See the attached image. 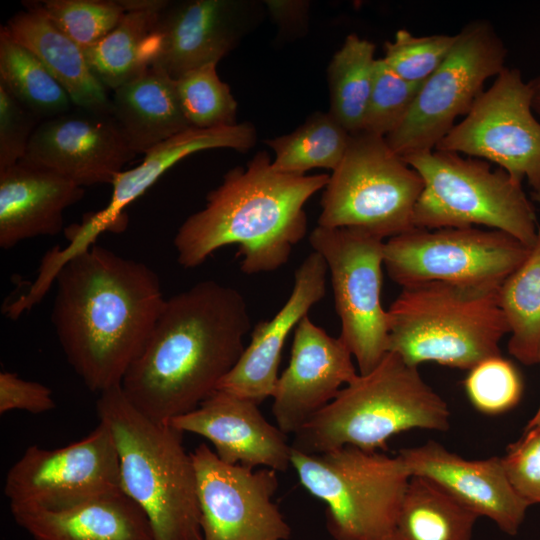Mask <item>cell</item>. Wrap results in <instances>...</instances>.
<instances>
[{
  "label": "cell",
  "instance_id": "obj_1",
  "mask_svg": "<svg viewBox=\"0 0 540 540\" xmlns=\"http://www.w3.org/2000/svg\"><path fill=\"white\" fill-rule=\"evenodd\" d=\"M251 329L243 295L213 280L166 299L121 389L148 417L163 423L197 408L233 369Z\"/></svg>",
  "mask_w": 540,
  "mask_h": 540
},
{
  "label": "cell",
  "instance_id": "obj_2",
  "mask_svg": "<svg viewBox=\"0 0 540 540\" xmlns=\"http://www.w3.org/2000/svg\"><path fill=\"white\" fill-rule=\"evenodd\" d=\"M54 282L51 320L70 366L93 392L120 385L166 301L156 272L94 244Z\"/></svg>",
  "mask_w": 540,
  "mask_h": 540
},
{
  "label": "cell",
  "instance_id": "obj_3",
  "mask_svg": "<svg viewBox=\"0 0 540 540\" xmlns=\"http://www.w3.org/2000/svg\"><path fill=\"white\" fill-rule=\"evenodd\" d=\"M329 177L276 171L267 152H257L245 168L229 170L207 194L205 207L178 228L173 240L178 263L194 268L219 248L237 245L245 274L279 269L307 233L305 203Z\"/></svg>",
  "mask_w": 540,
  "mask_h": 540
},
{
  "label": "cell",
  "instance_id": "obj_4",
  "mask_svg": "<svg viewBox=\"0 0 540 540\" xmlns=\"http://www.w3.org/2000/svg\"><path fill=\"white\" fill-rule=\"evenodd\" d=\"M96 410L114 439L122 489L145 512L155 540H201L197 476L184 433L142 413L120 385L99 394Z\"/></svg>",
  "mask_w": 540,
  "mask_h": 540
},
{
  "label": "cell",
  "instance_id": "obj_5",
  "mask_svg": "<svg viewBox=\"0 0 540 540\" xmlns=\"http://www.w3.org/2000/svg\"><path fill=\"white\" fill-rule=\"evenodd\" d=\"M450 415L448 404L423 380L418 367L388 352L295 433L291 446L308 455L344 446L378 451L401 432H445Z\"/></svg>",
  "mask_w": 540,
  "mask_h": 540
},
{
  "label": "cell",
  "instance_id": "obj_6",
  "mask_svg": "<svg viewBox=\"0 0 540 540\" xmlns=\"http://www.w3.org/2000/svg\"><path fill=\"white\" fill-rule=\"evenodd\" d=\"M500 286L426 282L402 287L387 310L388 352L418 367L424 362L470 370L501 355L509 333Z\"/></svg>",
  "mask_w": 540,
  "mask_h": 540
},
{
  "label": "cell",
  "instance_id": "obj_7",
  "mask_svg": "<svg viewBox=\"0 0 540 540\" xmlns=\"http://www.w3.org/2000/svg\"><path fill=\"white\" fill-rule=\"evenodd\" d=\"M423 181L414 228L485 226L532 247L537 238L534 208L522 183L487 161L429 150L402 157Z\"/></svg>",
  "mask_w": 540,
  "mask_h": 540
},
{
  "label": "cell",
  "instance_id": "obj_8",
  "mask_svg": "<svg viewBox=\"0 0 540 540\" xmlns=\"http://www.w3.org/2000/svg\"><path fill=\"white\" fill-rule=\"evenodd\" d=\"M302 486L326 504L334 540H392L411 473L398 454L344 446L319 454L292 450Z\"/></svg>",
  "mask_w": 540,
  "mask_h": 540
},
{
  "label": "cell",
  "instance_id": "obj_9",
  "mask_svg": "<svg viewBox=\"0 0 540 540\" xmlns=\"http://www.w3.org/2000/svg\"><path fill=\"white\" fill-rule=\"evenodd\" d=\"M422 189L420 175L384 137L364 131L351 134L342 161L324 187L318 225L392 238L414 228Z\"/></svg>",
  "mask_w": 540,
  "mask_h": 540
},
{
  "label": "cell",
  "instance_id": "obj_10",
  "mask_svg": "<svg viewBox=\"0 0 540 540\" xmlns=\"http://www.w3.org/2000/svg\"><path fill=\"white\" fill-rule=\"evenodd\" d=\"M507 49L487 20H474L456 34L443 63L422 84L402 123L385 137L399 156L433 150L467 115L485 81L505 68Z\"/></svg>",
  "mask_w": 540,
  "mask_h": 540
},
{
  "label": "cell",
  "instance_id": "obj_11",
  "mask_svg": "<svg viewBox=\"0 0 540 540\" xmlns=\"http://www.w3.org/2000/svg\"><path fill=\"white\" fill-rule=\"evenodd\" d=\"M530 249L494 229L413 228L387 239L384 266L401 287L426 282L500 286Z\"/></svg>",
  "mask_w": 540,
  "mask_h": 540
},
{
  "label": "cell",
  "instance_id": "obj_12",
  "mask_svg": "<svg viewBox=\"0 0 540 540\" xmlns=\"http://www.w3.org/2000/svg\"><path fill=\"white\" fill-rule=\"evenodd\" d=\"M309 243L327 264L341 324L338 337L359 374H367L388 353V314L381 304L385 242L360 229L317 225Z\"/></svg>",
  "mask_w": 540,
  "mask_h": 540
},
{
  "label": "cell",
  "instance_id": "obj_13",
  "mask_svg": "<svg viewBox=\"0 0 540 540\" xmlns=\"http://www.w3.org/2000/svg\"><path fill=\"white\" fill-rule=\"evenodd\" d=\"M123 491L119 457L101 421L86 437L57 449L29 446L8 470L10 506L64 511Z\"/></svg>",
  "mask_w": 540,
  "mask_h": 540
},
{
  "label": "cell",
  "instance_id": "obj_14",
  "mask_svg": "<svg viewBox=\"0 0 540 540\" xmlns=\"http://www.w3.org/2000/svg\"><path fill=\"white\" fill-rule=\"evenodd\" d=\"M435 149L483 158L515 181L527 179L533 190L539 189L540 123L521 71L505 67Z\"/></svg>",
  "mask_w": 540,
  "mask_h": 540
},
{
  "label": "cell",
  "instance_id": "obj_15",
  "mask_svg": "<svg viewBox=\"0 0 540 540\" xmlns=\"http://www.w3.org/2000/svg\"><path fill=\"white\" fill-rule=\"evenodd\" d=\"M197 476L201 540H287L291 529L273 498L277 471L231 465L206 444L191 453Z\"/></svg>",
  "mask_w": 540,
  "mask_h": 540
},
{
  "label": "cell",
  "instance_id": "obj_16",
  "mask_svg": "<svg viewBox=\"0 0 540 540\" xmlns=\"http://www.w3.org/2000/svg\"><path fill=\"white\" fill-rule=\"evenodd\" d=\"M261 6L247 0H165L151 38L150 66L177 79L218 63L255 26Z\"/></svg>",
  "mask_w": 540,
  "mask_h": 540
},
{
  "label": "cell",
  "instance_id": "obj_17",
  "mask_svg": "<svg viewBox=\"0 0 540 540\" xmlns=\"http://www.w3.org/2000/svg\"><path fill=\"white\" fill-rule=\"evenodd\" d=\"M256 140L254 125L242 122L209 129L190 128L156 145L144 154L140 165L123 170L114 178L112 194L104 208L65 230L68 243L54 249V261L61 266L96 244L100 234L125 230L126 207L183 158L202 150L219 148L247 152Z\"/></svg>",
  "mask_w": 540,
  "mask_h": 540
},
{
  "label": "cell",
  "instance_id": "obj_18",
  "mask_svg": "<svg viewBox=\"0 0 540 540\" xmlns=\"http://www.w3.org/2000/svg\"><path fill=\"white\" fill-rule=\"evenodd\" d=\"M136 155L111 114L79 108L42 121L21 161L84 188L111 184Z\"/></svg>",
  "mask_w": 540,
  "mask_h": 540
},
{
  "label": "cell",
  "instance_id": "obj_19",
  "mask_svg": "<svg viewBox=\"0 0 540 540\" xmlns=\"http://www.w3.org/2000/svg\"><path fill=\"white\" fill-rule=\"evenodd\" d=\"M352 358L339 337L306 315L295 328L289 364L271 396L276 425L287 435L297 433L358 375Z\"/></svg>",
  "mask_w": 540,
  "mask_h": 540
},
{
  "label": "cell",
  "instance_id": "obj_20",
  "mask_svg": "<svg viewBox=\"0 0 540 540\" xmlns=\"http://www.w3.org/2000/svg\"><path fill=\"white\" fill-rule=\"evenodd\" d=\"M258 406L216 390L197 408L168 423L210 441L216 455L227 464L285 472L291 466L293 450L288 435L269 423Z\"/></svg>",
  "mask_w": 540,
  "mask_h": 540
},
{
  "label": "cell",
  "instance_id": "obj_21",
  "mask_svg": "<svg viewBox=\"0 0 540 540\" xmlns=\"http://www.w3.org/2000/svg\"><path fill=\"white\" fill-rule=\"evenodd\" d=\"M398 454L411 475L434 481L479 517L491 519L504 533H518L530 505L513 489L501 457L468 460L433 440L401 449Z\"/></svg>",
  "mask_w": 540,
  "mask_h": 540
},
{
  "label": "cell",
  "instance_id": "obj_22",
  "mask_svg": "<svg viewBox=\"0 0 540 540\" xmlns=\"http://www.w3.org/2000/svg\"><path fill=\"white\" fill-rule=\"evenodd\" d=\"M327 274L323 257L311 252L296 269L293 288L285 304L270 320L255 325L249 344L217 390L258 405L272 396L285 341L309 310L326 295Z\"/></svg>",
  "mask_w": 540,
  "mask_h": 540
},
{
  "label": "cell",
  "instance_id": "obj_23",
  "mask_svg": "<svg viewBox=\"0 0 540 540\" xmlns=\"http://www.w3.org/2000/svg\"><path fill=\"white\" fill-rule=\"evenodd\" d=\"M84 193L63 176L22 161L0 171V247L57 235L63 229L64 210Z\"/></svg>",
  "mask_w": 540,
  "mask_h": 540
},
{
  "label": "cell",
  "instance_id": "obj_24",
  "mask_svg": "<svg viewBox=\"0 0 540 540\" xmlns=\"http://www.w3.org/2000/svg\"><path fill=\"white\" fill-rule=\"evenodd\" d=\"M34 540H155L143 509L124 491L64 511L10 506Z\"/></svg>",
  "mask_w": 540,
  "mask_h": 540
},
{
  "label": "cell",
  "instance_id": "obj_25",
  "mask_svg": "<svg viewBox=\"0 0 540 540\" xmlns=\"http://www.w3.org/2000/svg\"><path fill=\"white\" fill-rule=\"evenodd\" d=\"M26 8L12 16L5 27L10 35L45 65L78 108L111 114L107 88L90 68L83 49L44 14Z\"/></svg>",
  "mask_w": 540,
  "mask_h": 540
},
{
  "label": "cell",
  "instance_id": "obj_26",
  "mask_svg": "<svg viewBox=\"0 0 540 540\" xmlns=\"http://www.w3.org/2000/svg\"><path fill=\"white\" fill-rule=\"evenodd\" d=\"M111 115L136 154L192 128L181 109L175 79L156 66L113 90Z\"/></svg>",
  "mask_w": 540,
  "mask_h": 540
},
{
  "label": "cell",
  "instance_id": "obj_27",
  "mask_svg": "<svg viewBox=\"0 0 540 540\" xmlns=\"http://www.w3.org/2000/svg\"><path fill=\"white\" fill-rule=\"evenodd\" d=\"M165 0H129L117 26L84 51L98 80L115 90L150 67V46L159 10Z\"/></svg>",
  "mask_w": 540,
  "mask_h": 540
},
{
  "label": "cell",
  "instance_id": "obj_28",
  "mask_svg": "<svg viewBox=\"0 0 540 540\" xmlns=\"http://www.w3.org/2000/svg\"><path fill=\"white\" fill-rule=\"evenodd\" d=\"M478 517L434 481L412 475L392 540H473Z\"/></svg>",
  "mask_w": 540,
  "mask_h": 540
},
{
  "label": "cell",
  "instance_id": "obj_29",
  "mask_svg": "<svg viewBox=\"0 0 540 540\" xmlns=\"http://www.w3.org/2000/svg\"><path fill=\"white\" fill-rule=\"evenodd\" d=\"M509 333V353L525 365L540 364V228L521 265L499 287Z\"/></svg>",
  "mask_w": 540,
  "mask_h": 540
},
{
  "label": "cell",
  "instance_id": "obj_30",
  "mask_svg": "<svg viewBox=\"0 0 540 540\" xmlns=\"http://www.w3.org/2000/svg\"><path fill=\"white\" fill-rule=\"evenodd\" d=\"M0 83L41 122L70 111L65 89L5 25L0 28Z\"/></svg>",
  "mask_w": 540,
  "mask_h": 540
},
{
  "label": "cell",
  "instance_id": "obj_31",
  "mask_svg": "<svg viewBox=\"0 0 540 540\" xmlns=\"http://www.w3.org/2000/svg\"><path fill=\"white\" fill-rule=\"evenodd\" d=\"M375 49L374 43L349 34L328 65V112L350 134L363 128L377 61Z\"/></svg>",
  "mask_w": 540,
  "mask_h": 540
},
{
  "label": "cell",
  "instance_id": "obj_32",
  "mask_svg": "<svg viewBox=\"0 0 540 540\" xmlns=\"http://www.w3.org/2000/svg\"><path fill=\"white\" fill-rule=\"evenodd\" d=\"M351 134L329 113L315 112L289 134L266 140L273 150L272 167L279 172L306 175L314 168L335 170Z\"/></svg>",
  "mask_w": 540,
  "mask_h": 540
},
{
  "label": "cell",
  "instance_id": "obj_33",
  "mask_svg": "<svg viewBox=\"0 0 540 540\" xmlns=\"http://www.w3.org/2000/svg\"><path fill=\"white\" fill-rule=\"evenodd\" d=\"M217 63L192 69L175 79L185 118L192 128L209 129L236 124L238 104L216 71Z\"/></svg>",
  "mask_w": 540,
  "mask_h": 540
},
{
  "label": "cell",
  "instance_id": "obj_34",
  "mask_svg": "<svg viewBox=\"0 0 540 540\" xmlns=\"http://www.w3.org/2000/svg\"><path fill=\"white\" fill-rule=\"evenodd\" d=\"M83 50L106 37L129 9V0L25 1Z\"/></svg>",
  "mask_w": 540,
  "mask_h": 540
},
{
  "label": "cell",
  "instance_id": "obj_35",
  "mask_svg": "<svg viewBox=\"0 0 540 540\" xmlns=\"http://www.w3.org/2000/svg\"><path fill=\"white\" fill-rule=\"evenodd\" d=\"M464 388L476 410L486 415H499L520 402L523 381L515 365L498 355L471 368L464 380Z\"/></svg>",
  "mask_w": 540,
  "mask_h": 540
},
{
  "label": "cell",
  "instance_id": "obj_36",
  "mask_svg": "<svg viewBox=\"0 0 540 540\" xmlns=\"http://www.w3.org/2000/svg\"><path fill=\"white\" fill-rule=\"evenodd\" d=\"M455 41L456 34L415 36L400 29L394 41L385 42L382 59L402 79L421 84L443 63Z\"/></svg>",
  "mask_w": 540,
  "mask_h": 540
},
{
  "label": "cell",
  "instance_id": "obj_37",
  "mask_svg": "<svg viewBox=\"0 0 540 540\" xmlns=\"http://www.w3.org/2000/svg\"><path fill=\"white\" fill-rule=\"evenodd\" d=\"M421 84L402 79L382 58L377 59L362 131L384 138L393 132L408 114Z\"/></svg>",
  "mask_w": 540,
  "mask_h": 540
},
{
  "label": "cell",
  "instance_id": "obj_38",
  "mask_svg": "<svg viewBox=\"0 0 540 540\" xmlns=\"http://www.w3.org/2000/svg\"><path fill=\"white\" fill-rule=\"evenodd\" d=\"M501 459L517 494L529 505L540 504V427L524 431Z\"/></svg>",
  "mask_w": 540,
  "mask_h": 540
},
{
  "label": "cell",
  "instance_id": "obj_39",
  "mask_svg": "<svg viewBox=\"0 0 540 540\" xmlns=\"http://www.w3.org/2000/svg\"><path fill=\"white\" fill-rule=\"evenodd\" d=\"M41 123L0 83V171L20 162Z\"/></svg>",
  "mask_w": 540,
  "mask_h": 540
},
{
  "label": "cell",
  "instance_id": "obj_40",
  "mask_svg": "<svg viewBox=\"0 0 540 540\" xmlns=\"http://www.w3.org/2000/svg\"><path fill=\"white\" fill-rule=\"evenodd\" d=\"M56 407L52 390L35 381L25 380L16 373H0V414L13 410L32 414L48 412Z\"/></svg>",
  "mask_w": 540,
  "mask_h": 540
},
{
  "label": "cell",
  "instance_id": "obj_41",
  "mask_svg": "<svg viewBox=\"0 0 540 540\" xmlns=\"http://www.w3.org/2000/svg\"><path fill=\"white\" fill-rule=\"evenodd\" d=\"M268 13L285 31H299L307 22L309 2L300 0L263 1Z\"/></svg>",
  "mask_w": 540,
  "mask_h": 540
},
{
  "label": "cell",
  "instance_id": "obj_42",
  "mask_svg": "<svg viewBox=\"0 0 540 540\" xmlns=\"http://www.w3.org/2000/svg\"><path fill=\"white\" fill-rule=\"evenodd\" d=\"M528 83L532 90V110L540 116V75L534 77Z\"/></svg>",
  "mask_w": 540,
  "mask_h": 540
},
{
  "label": "cell",
  "instance_id": "obj_43",
  "mask_svg": "<svg viewBox=\"0 0 540 540\" xmlns=\"http://www.w3.org/2000/svg\"><path fill=\"white\" fill-rule=\"evenodd\" d=\"M537 427H540V405L534 416L528 421L524 431Z\"/></svg>",
  "mask_w": 540,
  "mask_h": 540
},
{
  "label": "cell",
  "instance_id": "obj_44",
  "mask_svg": "<svg viewBox=\"0 0 540 540\" xmlns=\"http://www.w3.org/2000/svg\"><path fill=\"white\" fill-rule=\"evenodd\" d=\"M532 199L540 204V188L532 192Z\"/></svg>",
  "mask_w": 540,
  "mask_h": 540
}]
</instances>
